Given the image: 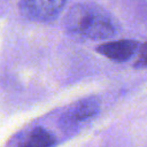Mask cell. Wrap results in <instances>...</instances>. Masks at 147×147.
<instances>
[{
  "mask_svg": "<svg viewBox=\"0 0 147 147\" xmlns=\"http://www.w3.org/2000/svg\"><path fill=\"white\" fill-rule=\"evenodd\" d=\"M139 42L133 39H121L101 44L96 47V52L115 62H124L131 59L138 51Z\"/></svg>",
  "mask_w": 147,
  "mask_h": 147,
  "instance_id": "cell-4",
  "label": "cell"
},
{
  "mask_svg": "<svg viewBox=\"0 0 147 147\" xmlns=\"http://www.w3.org/2000/svg\"><path fill=\"white\" fill-rule=\"evenodd\" d=\"M100 110V101L98 98L91 96L83 99L70 106L60 119V126L65 131H74L83 123L90 121L98 115Z\"/></svg>",
  "mask_w": 147,
  "mask_h": 147,
  "instance_id": "cell-2",
  "label": "cell"
},
{
  "mask_svg": "<svg viewBox=\"0 0 147 147\" xmlns=\"http://www.w3.org/2000/svg\"><path fill=\"white\" fill-rule=\"evenodd\" d=\"M55 137L44 127H36L20 142L18 147H53Z\"/></svg>",
  "mask_w": 147,
  "mask_h": 147,
  "instance_id": "cell-5",
  "label": "cell"
},
{
  "mask_svg": "<svg viewBox=\"0 0 147 147\" xmlns=\"http://www.w3.org/2000/svg\"><path fill=\"white\" fill-rule=\"evenodd\" d=\"M67 0H23L22 13L32 21L46 22L56 17L63 9Z\"/></svg>",
  "mask_w": 147,
  "mask_h": 147,
  "instance_id": "cell-3",
  "label": "cell"
},
{
  "mask_svg": "<svg viewBox=\"0 0 147 147\" xmlns=\"http://www.w3.org/2000/svg\"><path fill=\"white\" fill-rule=\"evenodd\" d=\"M136 68H145L147 67V41L144 42L138 51V56L134 62Z\"/></svg>",
  "mask_w": 147,
  "mask_h": 147,
  "instance_id": "cell-6",
  "label": "cell"
},
{
  "mask_svg": "<svg viewBox=\"0 0 147 147\" xmlns=\"http://www.w3.org/2000/svg\"><path fill=\"white\" fill-rule=\"evenodd\" d=\"M65 30L74 37L91 40H106L116 34L115 20L95 3H77L64 18Z\"/></svg>",
  "mask_w": 147,
  "mask_h": 147,
  "instance_id": "cell-1",
  "label": "cell"
}]
</instances>
